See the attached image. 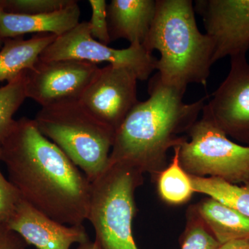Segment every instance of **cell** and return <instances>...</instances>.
<instances>
[{"mask_svg": "<svg viewBox=\"0 0 249 249\" xmlns=\"http://www.w3.org/2000/svg\"><path fill=\"white\" fill-rule=\"evenodd\" d=\"M1 161V148H0ZM21 197L14 185L0 170V222H6Z\"/></svg>", "mask_w": 249, "mask_h": 249, "instance_id": "603a6c76", "label": "cell"}, {"mask_svg": "<svg viewBox=\"0 0 249 249\" xmlns=\"http://www.w3.org/2000/svg\"><path fill=\"white\" fill-rule=\"evenodd\" d=\"M39 60H75L96 65L108 62L132 70L141 81L150 78L157 70L158 61L142 45L116 49L98 42L91 36L88 22H80L71 30L57 37L41 53Z\"/></svg>", "mask_w": 249, "mask_h": 249, "instance_id": "52a82bcc", "label": "cell"}, {"mask_svg": "<svg viewBox=\"0 0 249 249\" xmlns=\"http://www.w3.org/2000/svg\"><path fill=\"white\" fill-rule=\"evenodd\" d=\"M169 164L157 175V188L162 200L167 204L179 205L188 202L195 192L189 174L179 161L180 146L174 147Z\"/></svg>", "mask_w": 249, "mask_h": 249, "instance_id": "e0dca14e", "label": "cell"}, {"mask_svg": "<svg viewBox=\"0 0 249 249\" xmlns=\"http://www.w3.org/2000/svg\"><path fill=\"white\" fill-rule=\"evenodd\" d=\"M138 80L132 70L108 65L99 69L80 102L96 119L116 132L139 102Z\"/></svg>", "mask_w": 249, "mask_h": 249, "instance_id": "ba28073f", "label": "cell"}, {"mask_svg": "<svg viewBox=\"0 0 249 249\" xmlns=\"http://www.w3.org/2000/svg\"><path fill=\"white\" fill-rule=\"evenodd\" d=\"M190 177L196 193L206 195L249 217V185L239 186L217 178Z\"/></svg>", "mask_w": 249, "mask_h": 249, "instance_id": "ac0fdd59", "label": "cell"}, {"mask_svg": "<svg viewBox=\"0 0 249 249\" xmlns=\"http://www.w3.org/2000/svg\"><path fill=\"white\" fill-rule=\"evenodd\" d=\"M73 0H0V6L8 13L36 15L49 14L66 7Z\"/></svg>", "mask_w": 249, "mask_h": 249, "instance_id": "44dd1931", "label": "cell"}, {"mask_svg": "<svg viewBox=\"0 0 249 249\" xmlns=\"http://www.w3.org/2000/svg\"><path fill=\"white\" fill-rule=\"evenodd\" d=\"M142 45L150 53L160 52L157 74L163 84L184 93L189 84L207 85L214 45L198 29L192 0H157L155 18Z\"/></svg>", "mask_w": 249, "mask_h": 249, "instance_id": "3957f363", "label": "cell"}, {"mask_svg": "<svg viewBox=\"0 0 249 249\" xmlns=\"http://www.w3.org/2000/svg\"><path fill=\"white\" fill-rule=\"evenodd\" d=\"M27 72L0 88V140L12 129L15 113L27 98Z\"/></svg>", "mask_w": 249, "mask_h": 249, "instance_id": "d6986e66", "label": "cell"}, {"mask_svg": "<svg viewBox=\"0 0 249 249\" xmlns=\"http://www.w3.org/2000/svg\"><path fill=\"white\" fill-rule=\"evenodd\" d=\"M217 249H249V240L229 241L220 245Z\"/></svg>", "mask_w": 249, "mask_h": 249, "instance_id": "d4e9b609", "label": "cell"}, {"mask_svg": "<svg viewBox=\"0 0 249 249\" xmlns=\"http://www.w3.org/2000/svg\"><path fill=\"white\" fill-rule=\"evenodd\" d=\"M214 45L213 64L249 49V0H197L196 7Z\"/></svg>", "mask_w": 249, "mask_h": 249, "instance_id": "30bf717a", "label": "cell"}, {"mask_svg": "<svg viewBox=\"0 0 249 249\" xmlns=\"http://www.w3.org/2000/svg\"><path fill=\"white\" fill-rule=\"evenodd\" d=\"M148 93V99L139 101L116 131L108 163L127 165L156 178L168 165V152L188 139L180 134L197 121L209 96L184 103V92L163 84L157 73L149 82Z\"/></svg>", "mask_w": 249, "mask_h": 249, "instance_id": "7a4b0ae2", "label": "cell"}, {"mask_svg": "<svg viewBox=\"0 0 249 249\" xmlns=\"http://www.w3.org/2000/svg\"><path fill=\"white\" fill-rule=\"evenodd\" d=\"M3 45V41L0 39V49H1V47H2Z\"/></svg>", "mask_w": 249, "mask_h": 249, "instance_id": "4316f807", "label": "cell"}, {"mask_svg": "<svg viewBox=\"0 0 249 249\" xmlns=\"http://www.w3.org/2000/svg\"><path fill=\"white\" fill-rule=\"evenodd\" d=\"M76 249H101L99 246L96 242H91V241H88L85 243L78 245V248Z\"/></svg>", "mask_w": 249, "mask_h": 249, "instance_id": "484cf974", "label": "cell"}, {"mask_svg": "<svg viewBox=\"0 0 249 249\" xmlns=\"http://www.w3.org/2000/svg\"><path fill=\"white\" fill-rule=\"evenodd\" d=\"M34 121L41 134L55 143L90 182L107 168L116 132L96 119L79 100L42 107Z\"/></svg>", "mask_w": 249, "mask_h": 249, "instance_id": "277c9868", "label": "cell"}, {"mask_svg": "<svg viewBox=\"0 0 249 249\" xmlns=\"http://www.w3.org/2000/svg\"><path fill=\"white\" fill-rule=\"evenodd\" d=\"M51 34H36L24 40L22 37L3 40L0 49V83L16 79L35 68L41 53L56 39Z\"/></svg>", "mask_w": 249, "mask_h": 249, "instance_id": "9a60e30c", "label": "cell"}, {"mask_svg": "<svg viewBox=\"0 0 249 249\" xmlns=\"http://www.w3.org/2000/svg\"><path fill=\"white\" fill-rule=\"evenodd\" d=\"M99 67L75 60L41 61L27 72V96L41 107L80 100Z\"/></svg>", "mask_w": 249, "mask_h": 249, "instance_id": "9c48e42d", "label": "cell"}, {"mask_svg": "<svg viewBox=\"0 0 249 249\" xmlns=\"http://www.w3.org/2000/svg\"><path fill=\"white\" fill-rule=\"evenodd\" d=\"M143 174L121 163H108L91 182L88 220L101 249H138L132 232L136 214L134 193L143 183Z\"/></svg>", "mask_w": 249, "mask_h": 249, "instance_id": "5b68a950", "label": "cell"}, {"mask_svg": "<svg viewBox=\"0 0 249 249\" xmlns=\"http://www.w3.org/2000/svg\"><path fill=\"white\" fill-rule=\"evenodd\" d=\"M157 0H111L107 4L108 27L111 42L128 40L142 45L152 27Z\"/></svg>", "mask_w": 249, "mask_h": 249, "instance_id": "5bb4252c", "label": "cell"}, {"mask_svg": "<svg viewBox=\"0 0 249 249\" xmlns=\"http://www.w3.org/2000/svg\"><path fill=\"white\" fill-rule=\"evenodd\" d=\"M28 244L4 222H0V249H27Z\"/></svg>", "mask_w": 249, "mask_h": 249, "instance_id": "cb8c5ba5", "label": "cell"}, {"mask_svg": "<svg viewBox=\"0 0 249 249\" xmlns=\"http://www.w3.org/2000/svg\"><path fill=\"white\" fill-rule=\"evenodd\" d=\"M220 245L198 215L194 206H191L187 214L181 249H217Z\"/></svg>", "mask_w": 249, "mask_h": 249, "instance_id": "ffe728a7", "label": "cell"}, {"mask_svg": "<svg viewBox=\"0 0 249 249\" xmlns=\"http://www.w3.org/2000/svg\"><path fill=\"white\" fill-rule=\"evenodd\" d=\"M80 16L76 0L63 9L44 14H12L0 6V39L3 41L27 34H51L59 37L78 25Z\"/></svg>", "mask_w": 249, "mask_h": 249, "instance_id": "4fadbf2b", "label": "cell"}, {"mask_svg": "<svg viewBox=\"0 0 249 249\" xmlns=\"http://www.w3.org/2000/svg\"><path fill=\"white\" fill-rule=\"evenodd\" d=\"M1 161L21 199L55 222L83 225L89 214L91 182L34 119L22 117L0 140Z\"/></svg>", "mask_w": 249, "mask_h": 249, "instance_id": "6da1fadb", "label": "cell"}, {"mask_svg": "<svg viewBox=\"0 0 249 249\" xmlns=\"http://www.w3.org/2000/svg\"><path fill=\"white\" fill-rule=\"evenodd\" d=\"M201 114L187 132L189 141L180 145L179 161L183 170L193 176L209 175L232 184L249 185V147L228 139L206 105Z\"/></svg>", "mask_w": 249, "mask_h": 249, "instance_id": "8992f818", "label": "cell"}, {"mask_svg": "<svg viewBox=\"0 0 249 249\" xmlns=\"http://www.w3.org/2000/svg\"><path fill=\"white\" fill-rule=\"evenodd\" d=\"M206 106L227 135L249 142V64L246 55L231 58L229 74Z\"/></svg>", "mask_w": 249, "mask_h": 249, "instance_id": "8fae6325", "label": "cell"}, {"mask_svg": "<svg viewBox=\"0 0 249 249\" xmlns=\"http://www.w3.org/2000/svg\"><path fill=\"white\" fill-rule=\"evenodd\" d=\"M29 245L37 249H70L73 244L89 240L83 225L68 226L55 222L20 199L6 221Z\"/></svg>", "mask_w": 249, "mask_h": 249, "instance_id": "7c38bea8", "label": "cell"}, {"mask_svg": "<svg viewBox=\"0 0 249 249\" xmlns=\"http://www.w3.org/2000/svg\"><path fill=\"white\" fill-rule=\"evenodd\" d=\"M194 207L221 245L231 240H249V217L211 197L203 199Z\"/></svg>", "mask_w": 249, "mask_h": 249, "instance_id": "2e32d148", "label": "cell"}, {"mask_svg": "<svg viewBox=\"0 0 249 249\" xmlns=\"http://www.w3.org/2000/svg\"><path fill=\"white\" fill-rule=\"evenodd\" d=\"M91 9V20L89 23L90 34L93 39L109 45L111 40L108 27L107 6L105 0H89Z\"/></svg>", "mask_w": 249, "mask_h": 249, "instance_id": "7402d4cb", "label": "cell"}]
</instances>
